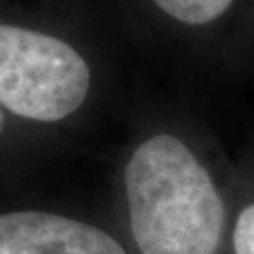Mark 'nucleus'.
<instances>
[{"label": "nucleus", "mask_w": 254, "mask_h": 254, "mask_svg": "<svg viewBox=\"0 0 254 254\" xmlns=\"http://www.w3.org/2000/svg\"><path fill=\"white\" fill-rule=\"evenodd\" d=\"M125 199L140 254H216L225 203L178 136L155 133L136 146L125 165Z\"/></svg>", "instance_id": "1"}, {"label": "nucleus", "mask_w": 254, "mask_h": 254, "mask_svg": "<svg viewBox=\"0 0 254 254\" xmlns=\"http://www.w3.org/2000/svg\"><path fill=\"white\" fill-rule=\"evenodd\" d=\"M0 254H127L104 229L38 210L0 214Z\"/></svg>", "instance_id": "3"}, {"label": "nucleus", "mask_w": 254, "mask_h": 254, "mask_svg": "<svg viewBox=\"0 0 254 254\" xmlns=\"http://www.w3.org/2000/svg\"><path fill=\"white\" fill-rule=\"evenodd\" d=\"M233 252L254 254V203H248L237 214L233 229Z\"/></svg>", "instance_id": "5"}, {"label": "nucleus", "mask_w": 254, "mask_h": 254, "mask_svg": "<svg viewBox=\"0 0 254 254\" xmlns=\"http://www.w3.org/2000/svg\"><path fill=\"white\" fill-rule=\"evenodd\" d=\"M91 81L89 62L74 45L49 32L0 23V108L55 123L85 104Z\"/></svg>", "instance_id": "2"}, {"label": "nucleus", "mask_w": 254, "mask_h": 254, "mask_svg": "<svg viewBox=\"0 0 254 254\" xmlns=\"http://www.w3.org/2000/svg\"><path fill=\"white\" fill-rule=\"evenodd\" d=\"M240 0H148L163 19L185 30H208L235 11Z\"/></svg>", "instance_id": "4"}, {"label": "nucleus", "mask_w": 254, "mask_h": 254, "mask_svg": "<svg viewBox=\"0 0 254 254\" xmlns=\"http://www.w3.org/2000/svg\"><path fill=\"white\" fill-rule=\"evenodd\" d=\"M4 129V115H2V108H0V133Z\"/></svg>", "instance_id": "6"}]
</instances>
